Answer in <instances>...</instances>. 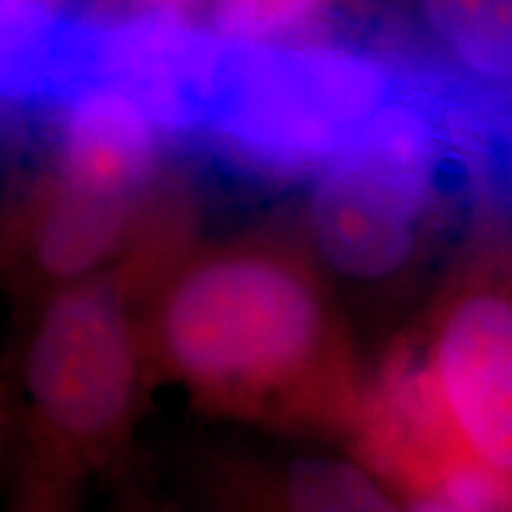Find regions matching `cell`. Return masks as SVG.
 Masks as SVG:
<instances>
[{"label": "cell", "mask_w": 512, "mask_h": 512, "mask_svg": "<svg viewBox=\"0 0 512 512\" xmlns=\"http://www.w3.org/2000/svg\"><path fill=\"white\" fill-rule=\"evenodd\" d=\"M138 320L157 389L197 418L349 451L361 437L370 368L297 233L190 242L140 290Z\"/></svg>", "instance_id": "1"}, {"label": "cell", "mask_w": 512, "mask_h": 512, "mask_svg": "<svg viewBox=\"0 0 512 512\" xmlns=\"http://www.w3.org/2000/svg\"><path fill=\"white\" fill-rule=\"evenodd\" d=\"M408 64L399 95L306 183L294 233L342 302L401 290L463 204L503 202L494 110Z\"/></svg>", "instance_id": "2"}, {"label": "cell", "mask_w": 512, "mask_h": 512, "mask_svg": "<svg viewBox=\"0 0 512 512\" xmlns=\"http://www.w3.org/2000/svg\"><path fill=\"white\" fill-rule=\"evenodd\" d=\"M192 240L17 309L3 375V477L100 486L133 463L157 392L138 320L147 280Z\"/></svg>", "instance_id": "3"}, {"label": "cell", "mask_w": 512, "mask_h": 512, "mask_svg": "<svg viewBox=\"0 0 512 512\" xmlns=\"http://www.w3.org/2000/svg\"><path fill=\"white\" fill-rule=\"evenodd\" d=\"M496 216L491 209L434 302L370 368L368 430L512 475V261Z\"/></svg>", "instance_id": "4"}, {"label": "cell", "mask_w": 512, "mask_h": 512, "mask_svg": "<svg viewBox=\"0 0 512 512\" xmlns=\"http://www.w3.org/2000/svg\"><path fill=\"white\" fill-rule=\"evenodd\" d=\"M411 64L337 41H223L192 145L252 183H311L406 86Z\"/></svg>", "instance_id": "5"}, {"label": "cell", "mask_w": 512, "mask_h": 512, "mask_svg": "<svg viewBox=\"0 0 512 512\" xmlns=\"http://www.w3.org/2000/svg\"><path fill=\"white\" fill-rule=\"evenodd\" d=\"M190 233H195V202L174 176L145 195H119L41 166L8 204L5 285L22 309Z\"/></svg>", "instance_id": "6"}, {"label": "cell", "mask_w": 512, "mask_h": 512, "mask_svg": "<svg viewBox=\"0 0 512 512\" xmlns=\"http://www.w3.org/2000/svg\"><path fill=\"white\" fill-rule=\"evenodd\" d=\"M155 460L190 512H403L373 467L335 444L197 432Z\"/></svg>", "instance_id": "7"}, {"label": "cell", "mask_w": 512, "mask_h": 512, "mask_svg": "<svg viewBox=\"0 0 512 512\" xmlns=\"http://www.w3.org/2000/svg\"><path fill=\"white\" fill-rule=\"evenodd\" d=\"M43 128L46 169L119 195H145L171 178L174 140L140 102L110 83L86 81L27 112Z\"/></svg>", "instance_id": "8"}, {"label": "cell", "mask_w": 512, "mask_h": 512, "mask_svg": "<svg viewBox=\"0 0 512 512\" xmlns=\"http://www.w3.org/2000/svg\"><path fill=\"white\" fill-rule=\"evenodd\" d=\"M408 41L396 53L460 91L512 105V0H406Z\"/></svg>", "instance_id": "9"}, {"label": "cell", "mask_w": 512, "mask_h": 512, "mask_svg": "<svg viewBox=\"0 0 512 512\" xmlns=\"http://www.w3.org/2000/svg\"><path fill=\"white\" fill-rule=\"evenodd\" d=\"M337 0H209L207 31L228 43L290 46L323 41Z\"/></svg>", "instance_id": "10"}, {"label": "cell", "mask_w": 512, "mask_h": 512, "mask_svg": "<svg viewBox=\"0 0 512 512\" xmlns=\"http://www.w3.org/2000/svg\"><path fill=\"white\" fill-rule=\"evenodd\" d=\"M98 489L100 501L93 512H190L166 484L155 456L145 451Z\"/></svg>", "instance_id": "11"}, {"label": "cell", "mask_w": 512, "mask_h": 512, "mask_svg": "<svg viewBox=\"0 0 512 512\" xmlns=\"http://www.w3.org/2000/svg\"><path fill=\"white\" fill-rule=\"evenodd\" d=\"M5 512H88V486L38 477H3Z\"/></svg>", "instance_id": "12"}, {"label": "cell", "mask_w": 512, "mask_h": 512, "mask_svg": "<svg viewBox=\"0 0 512 512\" xmlns=\"http://www.w3.org/2000/svg\"><path fill=\"white\" fill-rule=\"evenodd\" d=\"M209 0H98L93 22H124V19H185L190 10L207 8Z\"/></svg>", "instance_id": "13"}, {"label": "cell", "mask_w": 512, "mask_h": 512, "mask_svg": "<svg viewBox=\"0 0 512 512\" xmlns=\"http://www.w3.org/2000/svg\"><path fill=\"white\" fill-rule=\"evenodd\" d=\"M389 489H392L394 496L399 498L403 512H465L456 508L453 503L444 501L441 496L432 494V491L413 489V486H389Z\"/></svg>", "instance_id": "14"}, {"label": "cell", "mask_w": 512, "mask_h": 512, "mask_svg": "<svg viewBox=\"0 0 512 512\" xmlns=\"http://www.w3.org/2000/svg\"><path fill=\"white\" fill-rule=\"evenodd\" d=\"M501 192H503V200L505 195L512 197V147L501 155Z\"/></svg>", "instance_id": "15"}, {"label": "cell", "mask_w": 512, "mask_h": 512, "mask_svg": "<svg viewBox=\"0 0 512 512\" xmlns=\"http://www.w3.org/2000/svg\"><path fill=\"white\" fill-rule=\"evenodd\" d=\"M512 147V112L508 117V124H505V136H503V150H508Z\"/></svg>", "instance_id": "16"}]
</instances>
